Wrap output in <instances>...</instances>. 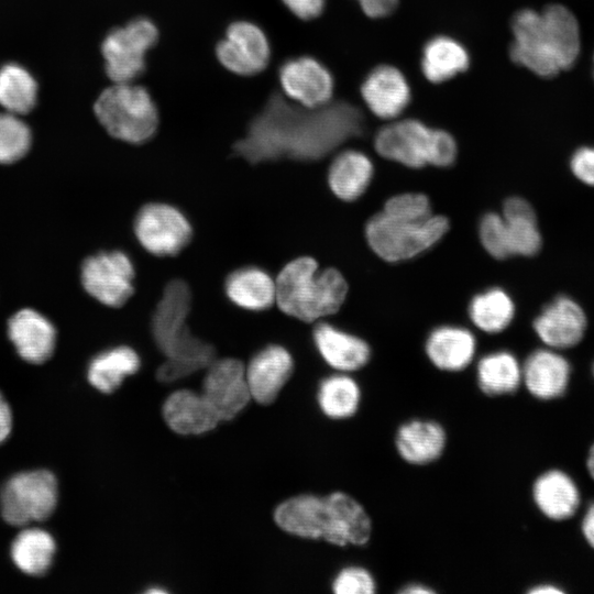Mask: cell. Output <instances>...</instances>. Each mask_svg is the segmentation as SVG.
I'll return each instance as SVG.
<instances>
[{"mask_svg":"<svg viewBox=\"0 0 594 594\" xmlns=\"http://www.w3.org/2000/svg\"><path fill=\"white\" fill-rule=\"evenodd\" d=\"M469 314L477 328L488 333H495L509 326L515 307L507 293L501 288H492L472 299Z\"/></svg>","mask_w":594,"mask_h":594,"instance_id":"e575fe53","label":"cell"},{"mask_svg":"<svg viewBox=\"0 0 594 594\" xmlns=\"http://www.w3.org/2000/svg\"><path fill=\"white\" fill-rule=\"evenodd\" d=\"M57 498V481L50 471L19 473L12 476L1 490V514L3 519L12 526L42 521L52 515Z\"/></svg>","mask_w":594,"mask_h":594,"instance_id":"8fae6325","label":"cell"},{"mask_svg":"<svg viewBox=\"0 0 594 594\" xmlns=\"http://www.w3.org/2000/svg\"><path fill=\"white\" fill-rule=\"evenodd\" d=\"M294 367L289 352L280 345H270L256 353L245 366L251 397L261 405L272 404Z\"/></svg>","mask_w":594,"mask_h":594,"instance_id":"d6986e66","label":"cell"},{"mask_svg":"<svg viewBox=\"0 0 594 594\" xmlns=\"http://www.w3.org/2000/svg\"><path fill=\"white\" fill-rule=\"evenodd\" d=\"M593 374H594V364H593Z\"/></svg>","mask_w":594,"mask_h":594,"instance_id":"7dc6e473","label":"cell"},{"mask_svg":"<svg viewBox=\"0 0 594 594\" xmlns=\"http://www.w3.org/2000/svg\"><path fill=\"white\" fill-rule=\"evenodd\" d=\"M139 367L138 353L129 346H118L92 359L88 367V380L98 391L112 393L127 376L134 374Z\"/></svg>","mask_w":594,"mask_h":594,"instance_id":"4dcf8cb0","label":"cell"},{"mask_svg":"<svg viewBox=\"0 0 594 594\" xmlns=\"http://www.w3.org/2000/svg\"><path fill=\"white\" fill-rule=\"evenodd\" d=\"M448 228L447 218L433 213L424 219H411L381 211L366 223L365 235L380 257L398 262L415 257L435 245Z\"/></svg>","mask_w":594,"mask_h":594,"instance_id":"ba28073f","label":"cell"},{"mask_svg":"<svg viewBox=\"0 0 594 594\" xmlns=\"http://www.w3.org/2000/svg\"><path fill=\"white\" fill-rule=\"evenodd\" d=\"M191 293L180 279L172 280L152 318V334L166 361L157 369L156 378L172 383L207 367L216 355L215 348L191 334L187 316Z\"/></svg>","mask_w":594,"mask_h":594,"instance_id":"277c9868","label":"cell"},{"mask_svg":"<svg viewBox=\"0 0 594 594\" xmlns=\"http://www.w3.org/2000/svg\"><path fill=\"white\" fill-rule=\"evenodd\" d=\"M363 12L370 18H384L393 13L397 0H359Z\"/></svg>","mask_w":594,"mask_h":594,"instance_id":"60d3db41","label":"cell"},{"mask_svg":"<svg viewBox=\"0 0 594 594\" xmlns=\"http://www.w3.org/2000/svg\"><path fill=\"white\" fill-rule=\"evenodd\" d=\"M402 594H435V590L430 586L422 583H409L406 584L402 590Z\"/></svg>","mask_w":594,"mask_h":594,"instance_id":"ee69618b","label":"cell"},{"mask_svg":"<svg viewBox=\"0 0 594 594\" xmlns=\"http://www.w3.org/2000/svg\"><path fill=\"white\" fill-rule=\"evenodd\" d=\"M348 293L344 277L336 268L319 272L308 256L289 262L275 280V302L299 320L311 322L339 310Z\"/></svg>","mask_w":594,"mask_h":594,"instance_id":"5b68a950","label":"cell"},{"mask_svg":"<svg viewBox=\"0 0 594 594\" xmlns=\"http://www.w3.org/2000/svg\"><path fill=\"white\" fill-rule=\"evenodd\" d=\"M470 63L466 48L457 40L439 35L429 40L421 57V69L431 82H443L464 72Z\"/></svg>","mask_w":594,"mask_h":594,"instance_id":"f1b7e54d","label":"cell"},{"mask_svg":"<svg viewBox=\"0 0 594 594\" xmlns=\"http://www.w3.org/2000/svg\"><path fill=\"white\" fill-rule=\"evenodd\" d=\"M532 497L539 510L553 520L572 517L580 506L575 482L560 470L542 473L534 483Z\"/></svg>","mask_w":594,"mask_h":594,"instance_id":"d4e9b609","label":"cell"},{"mask_svg":"<svg viewBox=\"0 0 594 594\" xmlns=\"http://www.w3.org/2000/svg\"><path fill=\"white\" fill-rule=\"evenodd\" d=\"M32 145V131L21 116L0 112V164L23 158Z\"/></svg>","mask_w":594,"mask_h":594,"instance_id":"d590c367","label":"cell"},{"mask_svg":"<svg viewBox=\"0 0 594 594\" xmlns=\"http://www.w3.org/2000/svg\"><path fill=\"white\" fill-rule=\"evenodd\" d=\"M512 59L540 77H553L571 68L581 51L580 26L562 4L538 12L518 11L512 21Z\"/></svg>","mask_w":594,"mask_h":594,"instance_id":"7a4b0ae2","label":"cell"},{"mask_svg":"<svg viewBox=\"0 0 594 594\" xmlns=\"http://www.w3.org/2000/svg\"><path fill=\"white\" fill-rule=\"evenodd\" d=\"M447 442L443 427L432 420L414 419L403 424L395 437L400 458L414 465H425L440 458Z\"/></svg>","mask_w":594,"mask_h":594,"instance_id":"cb8c5ba5","label":"cell"},{"mask_svg":"<svg viewBox=\"0 0 594 594\" xmlns=\"http://www.w3.org/2000/svg\"><path fill=\"white\" fill-rule=\"evenodd\" d=\"M133 265L120 251L100 252L81 265L84 288L106 306H122L133 294Z\"/></svg>","mask_w":594,"mask_h":594,"instance_id":"7c38bea8","label":"cell"},{"mask_svg":"<svg viewBox=\"0 0 594 594\" xmlns=\"http://www.w3.org/2000/svg\"><path fill=\"white\" fill-rule=\"evenodd\" d=\"M529 592L532 594H546V593H562V590L552 584H540L532 587Z\"/></svg>","mask_w":594,"mask_h":594,"instance_id":"f6af8a7d","label":"cell"},{"mask_svg":"<svg viewBox=\"0 0 594 594\" xmlns=\"http://www.w3.org/2000/svg\"><path fill=\"white\" fill-rule=\"evenodd\" d=\"M285 7L297 18L311 20L321 14L324 0H282Z\"/></svg>","mask_w":594,"mask_h":594,"instance_id":"ab89813d","label":"cell"},{"mask_svg":"<svg viewBox=\"0 0 594 594\" xmlns=\"http://www.w3.org/2000/svg\"><path fill=\"white\" fill-rule=\"evenodd\" d=\"M8 334L19 355L33 364L48 360L55 348L54 326L34 309L16 311L8 322Z\"/></svg>","mask_w":594,"mask_h":594,"instance_id":"44dd1931","label":"cell"},{"mask_svg":"<svg viewBox=\"0 0 594 594\" xmlns=\"http://www.w3.org/2000/svg\"><path fill=\"white\" fill-rule=\"evenodd\" d=\"M362 98L378 118L395 119L410 102V88L403 73L394 66L375 67L361 86Z\"/></svg>","mask_w":594,"mask_h":594,"instance_id":"ac0fdd59","label":"cell"},{"mask_svg":"<svg viewBox=\"0 0 594 594\" xmlns=\"http://www.w3.org/2000/svg\"><path fill=\"white\" fill-rule=\"evenodd\" d=\"M570 375L569 361L550 348L534 351L521 365V383L534 397L542 400L563 395Z\"/></svg>","mask_w":594,"mask_h":594,"instance_id":"ffe728a7","label":"cell"},{"mask_svg":"<svg viewBox=\"0 0 594 594\" xmlns=\"http://www.w3.org/2000/svg\"><path fill=\"white\" fill-rule=\"evenodd\" d=\"M12 415L11 409L0 393V443H2L11 432Z\"/></svg>","mask_w":594,"mask_h":594,"instance_id":"b9f144b4","label":"cell"},{"mask_svg":"<svg viewBox=\"0 0 594 594\" xmlns=\"http://www.w3.org/2000/svg\"><path fill=\"white\" fill-rule=\"evenodd\" d=\"M476 380L480 389L485 395L512 394L521 384V365L510 352H493L479 361Z\"/></svg>","mask_w":594,"mask_h":594,"instance_id":"1f68e13d","label":"cell"},{"mask_svg":"<svg viewBox=\"0 0 594 594\" xmlns=\"http://www.w3.org/2000/svg\"><path fill=\"white\" fill-rule=\"evenodd\" d=\"M139 242L148 252L176 255L191 239V227L176 208L165 204H148L141 208L134 221Z\"/></svg>","mask_w":594,"mask_h":594,"instance_id":"4fadbf2b","label":"cell"},{"mask_svg":"<svg viewBox=\"0 0 594 594\" xmlns=\"http://www.w3.org/2000/svg\"><path fill=\"white\" fill-rule=\"evenodd\" d=\"M586 466H587L588 473L594 479V444L591 447L588 451Z\"/></svg>","mask_w":594,"mask_h":594,"instance_id":"bcb514c9","label":"cell"},{"mask_svg":"<svg viewBox=\"0 0 594 594\" xmlns=\"http://www.w3.org/2000/svg\"><path fill=\"white\" fill-rule=\"evenodd\" d=\"M372 176L371 160L362 152L348 150L331 163L328 183L337 197L352 201L366 190Z\"/></svg>","mask_w":594,"mask_h":594,"instance_id":"4316f807","label":"cell"},{"mask_svg":"<svg viewBox=\"0 0 594 594\" xmlns=\"http://www.w3.org/2000/svg\"><path fill=\"white\" fill-rule=\"evenodd\" d=\"M593 61H594V56H593Z\"/></svg>","mask_w":594,"mask_h":594,"instance_id":"c3c4849f","label":"cell"},{"mask_svg":"<svg viewBox=\"0 0 594 594\" xmlns=\"http://www.w3.org/2000/svg\"><path fill=\"white\" fill-rule=\"evenodd\" d=\"M201 394L221 421L233 419L252 399L245 365L232 358L213 360L207 366Z\"/></svg>","mask_w":594,"mask_h":594,"instance_id":"9a60e30c","label":"cell"},{"mask_svg":"<svg viewBox=\"0 0 594 594\" xmlns=\"http://www.w3.org/2000/svg\"><path fill=\"white\" fill-rule=\"evenodd\" d=\"M583 536L588 544L594 548V503L588 505L582 520Z\"/></svg>","mask_w":594,"mask_h":594,"instance_id":"7bdbcfd3","label":"cell"},{"mask_svg":"<svg viewBox=\"0 0 594 594\" xmlns=\"http://www.w3.org/2000/svg\"><path fill=\"white\" fill-rule=\"evenodd\" d=\"M374 145L383 157L408 167H444L457 157V143L451 134L415 119L385 125L377 132Z\"/></svg>","mask_w":594,"mask_h":594,"instance_id":"52a82bcc","label":"cell"},{"mask_svg":"<svg viewBox=\"0 0 594 594\" xmlns=\"http://www.w3.org/2000/svg\"><path fill=\"white\" fill-rule=\"evenodd\" d=\"M158 30L146 18H136L109 31L100 45L105 73L111 82H132L145 67L146 53L156 44Z\"/></svg>","mask_w":594,"mask_h":594,"instance_id":"30bf717a","label":"cell"},{"mask_svg":"<svg viewBox=\"0 0 594 594\" xmlns=\"http://www.w3.org/2000/svg\"><path fill=\"white\" fill-rule=\"evenodd\" d=\"M40 86L35 76L23 65L6 63L0 66V108L18 116L35 110Z\"/></svg>","mask_w":594,"mask_h":594,"instance_id":"83f0119b","label":"cell"},{"mask_svg":"<svg viewBox=\"0 0 594 594\" xmlns=\"http://www.w3.org/2000/svg\"><path fill=\"white\" fill-rule=\"evenodd\" d=\"M336 594H374L376 582L363 566L350 565L341 569L332 582Z\"/></svg>","mask_w":594,"mask_h":594,"instance_id":"8d00e7d4","label":"cell"},{"mask_svg":"<svg viewBox=\"0 0 594 594\" xmlns=\"http://www.w3.org/2000/svg\"><path fill=\"white\" fill-rule=\"evenodd\" d=\"M586 328L584 309L566 295L553 298L534 320V330L538 338L553 350L575 346L582 341Z\"/></svg>","mask_w":594,"mask_h":594,"instance_id":"e0dca14e","label":"cell"},{"mask_svg":"<svg viewBox=\"0 0 594 594\" xmlns=\"http://www.w3.org/2000/svg\"><path fill=\"white\" fill-rule=\"evenodd\" d=\"M226 293L244 309L264 310L275 302V280L263 270L244 267L229 275Z\"/></svg>","mask_w":594,"mask_h":594,"instance_id":"f546056e","label":"cell"},{"mask_svg":"<svg viewBox=\"0 0 594 594\" xmlns=\"http://www.w3.org/2000/svg\"><path fill=\"white\" fill-rule=\"evenodd\" d=\"M356 108L345 102L301 107L274 94L235 145L251 161L282 155L316 157L360 128Z\"/></svg>","mask_w":594,"mask_h":594,"instance_id":"6da1fadb","label":"cell"},{"mask_svg":"<svg viewBox=\"0 0 594 594\" xmlns=\"http://www.w3.org/2000/svg\"><path fill=\"white\" fill-rule=\"evenodd\" d=\"M216 56L229 72L252 76L265 69L271 47L264 31L253 22L237 21L229 25L216 46Z\"/></svg>","mask_w":594,"mask_h":594,"instance_id":"5bb4252c","label":"cell"},{"mask_svg":"<svg viewBox=\"0 0 594 594\" xmlns=\"http://www.w3.org/2000/svg\"><path fill=\"white\" fill-rule=\"evenodd\" d=\"M318 405L321 411L332 419L352 417L361 403V389L354 378L346 373L324 378L318 388Z\"/></svg>","mask_w":594,"mask_h":594,"instance_id":"836d02e7","label":"cell"},{"mask_svg":"<svg viewBox=\"0 0 594 594\" xmlns=\"http://www.w3.org/2000/svg\"><path fill=\"white\" fill-rule=\"evenodd\" d=\"M100 125L112 138L141 144L148 141L158 127V111L147 89L133 82H112L92 105Z\"/></svg>","mask_w":594,"mask_h":594,"instance_id":"8992f818","label":"cell"},{"mask_svg":"<svg viewBox=\"0 0 594 594\" xmlns=\"http://www.w3.org/2000/svg\"><path fill=\"white\" fill-rule=\"evenodd\" d=\"M484 249L503 260L512 255L532 256L541 248L542 239L531 205L521 197H510L504 202L503 216L485 215L479 228Z\"/></svg>","mask_w":594,"mask_h":594,"instance_id":"9c48e42d","label":"cell"},{"mask_svg":"<svg viewBox=\"0 0 594 594\" xmlns=\"http://www.w3.org/2000/svg\"><path fill=\"white\" fill-rule=\"evenodd\" d=\"M382 211L388 216L411 219H424L432 215L428 197L416 193L400 194L389 198Z\"/></svg>","mask_w":594,"mask_h":594,"instance_id":"74e56055","label":"cell"},{"mask_svg":"<svg viewBox=\"0 0 594 594\" xmlns=\"http://www.w3.org/2000/svg\"><path fill=\"white\" fill-rule=\"evenodd\" d=\"M284 96L305 108L330 102L334 81L331 73L316 58L300 56L285 62L278 72Z\"/></svg>","mask_w":594,"mask_h":594,"instance_id":"2e32d148","label":"cell"},{"mask_svg":"<svg viewBox=\"0 0 594 594\" xmlns=\"http://www.w3.org/2000/svg\"><path fill=\"white\" fill-rule=\"evenodd\" d=\"M163 417L174 432L184 436L209 432L221 421L205 396L189 389L176 391L166 398Z\"/></svg>","mask_w":594,"mask_h":594,"instance_id":"7402d4cb","label":"cell"},{"mask_svg":"<svg viewBox=\"0 0 594 594\" xmlns=\"http://www.w3.org/2000/svg\"><path fill=\"white\" fill-rule=\"evenodd\" d=\"M570 168L578 180L594 187V146L578 148L571 156Z\"/></svg>","mask_w":594,"mask_h":594,"instance_id":"f35d334b","label":"cell"},{"mask_svg":"<svg viewBox=\"0 0 594 594\" xmlns=\"http://www.w3.org/2000/svg\"><path fill=\"white\" fill-rule=\"evenodd\" d=\"M55 549V541L47 531L31 528L21 531L13 540L11 557L22 572L38 576L50 569Z\"/></svg>","mask_w":594,"mask_h":594,"instance_id":"d6a6232c","label":"cell"},{"mask_svg":"<svg viewBox=\"0 0 594 594\" xmlns=\"http://www.w3.org/2000/svg\"><path fill=\"white\" fill-rule=\"evenodd\" d=\"M274 520L284 531L338 546H364L372 535L370 515L353 496L333 492L327 496L301 494L280 503Z\"/></svg>","mask_w":594,"mask_h":594,"instance_id":"3957f363","label":"cell"},{"mask_svg":"<svg viewBox=\"0 0 594 594\" xmlns=\"http://www.w3.org/2000/svg\"><path fill=\"white\" fill-rule=\"evenodd\" d=\"M314 340L322 359L338 372L358 371L370 360V346L364 340L328 323L315 328Z\"/></svg>","mask_w":594,"mask_h":594,"instance_id":"603a6c76","label":"cell"},{"mask_svg":"<svg viewBox=\"0 0 594 594\" xmlns=\"http://www.w3.org/2000/svg\"><path fill=\"white\" fill-rule=\"evenodd\" d=\"M476 349L474 336L466 329L446 326L433 330L426 342L431 363L442 371L458 372L473 360Z\"/></svg>","mask_w":594,"mask_h":594,"instance_id":"484cf974","label":"cell"}]
</instances>
